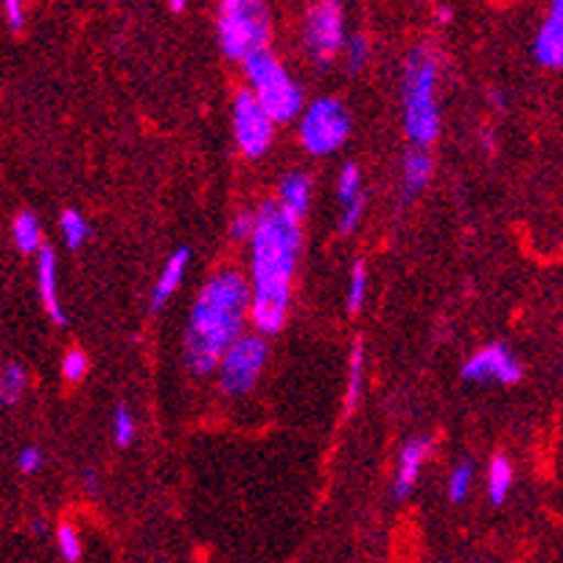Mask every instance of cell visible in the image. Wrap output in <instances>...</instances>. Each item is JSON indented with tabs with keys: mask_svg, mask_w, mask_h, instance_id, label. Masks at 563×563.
Here are the masks:
<instances>
[{
	"mask_svg": "<svg viewBox=\"0 0 563 563\" xmlns=\"http://www.w3.org/2000/svg\"><path fill=\"white\" fill-rule=\"evenodd\" d=\"M253 317L255 329L275 334L286 322L295 264H298L300 219L286 213L278 202H266L258 211L253 233Z\"/></svg>",
	"mask_w": 563,
	"mask_h": 563,
	"instance_id": "6da1fadb",
	"label": "cell"
},
{
	"mask_svg": "<svg viewBox=\"0 0 563 563\" xmlns=\"http://www.w3.org/2000/svg\"><path fill=\"white\" fill-rule=\"evenodd\" d=\"M250 309L253 295L239 273H219L202 286L194 300L186 334L188 365L194 373H211L224 360V353L242 340Z\"/></svg>",
	"mask_w": 563,
	"mask_h": 563,
	"instance_id": "7a4b0ae2",
	"label": "cell"
},
{
	"mask_svg": "<svg viewBox=\"0 0 563 563\" xmlns=\"http://www.w3.org/2000/svg\"><path fill=\"white\" fill-rule=\"evenodd\" d=\"M434 85H438V65L427 48L409 54L407 70H404V124H407L409 141L423 150L438 137L440 112L434 101Z\"/></svg>",
	"mask_w": 563,
	"mask_h": 563,
	"instance_id": "3957f363",
	"label": "cell"
},
{
	"mask_svg": "<svg viewBox=\"0 0 563 563\" xmlns=\"http://www.w3.org/2000/svg\"><path fill=\"white\" fill-rule=\"evenodd\" d=\"M219 48L230 59H242L247 63L250 56L266 51L269 40V14L261 3L253 0H224L219 7Z\"/></svg>",
	"mask_w": 563,
	"mask_h": 563,
	"instance_id": "277c9868",
	"label": "cell"
},
{
	"mask_svg": "<svg viewBox=\"0 0 563 563\" xmlns=\"http://www.w3.org/2000/svg\"><path fill=\"white\" fill-rule=\"evenodd\" d=\"M247 79L253 85V96L269 112L273 121H291L303 107V93L295 85L284 65L269 51H258L244 63Z\"/></svg>",
	"mask_w": 563,
	"mask_h": 563,
	"instance_id": "5b68a950",
	"label": "cell"
},
{
	"mask_svg": "<svg viewBox=\"0 0 563 563\" xmlns=\"http://www.w3.org/2000/svg\"><path fill=\"white\" fill-rule=\"evenodd\" d=\"M351 132V118L345 107L334 99H320L303 112L300 124V141L311 155H329L336 152L347 141Z\"/></svg>",
	"mask_w": 563,
	"mask_h": 563,
	"instance_id": "8992f818",
	"label": "cell"
},
{
	"mask_svg": "<svg viewBox=\"0 0 563 563\" xmlns=\"http://www.w3.org/2000/svg\"><path fill=\"white\" fill-rule=\"evenodd\" d=\"M266 342L255 334H244L235 342L228 353H224L222 365H219V378H222L224 393H247L253 390L258 382L261 371L266 365Z\"/></svg>",
	"mask_w": 563,
	"mask_h": 563,
	"instance_id": "52a82bcc",
	"label": "cell"
},
{
	"mask_svg": "<svg viewBox=\"0 0 563 563\" xmlns=\"http://www.w3.org/2000/svg\"><path fill=\"white\" fill-rule=\"evenodd\" d=\"M303 37H306V45H309V51L320 59V63L334 59V56L342 51V45H347L345 20H342L340 3H331V0L314 3V7L306 12Z\"/></svg>",
	"mask_w": 563,
	"mask_h": 563,
	"instance_id": "ba28073f",
	"label": "cell"
},
{
	"mask_svg": "<svg viewBox=\"0 0 563 563\" xmlns=\"http://www.w3.org/2000/svg\"><path fill=\"white\" fill-rule=\"evenodd\" d=\"M273 118L253 93H239L233 104L235 143L247 157H261L273 143Z\"/></svg>",
	"mask_w": 563,
	"mask_h": 563,
	"instance_id": "9c48e42d",
	"label": "cell"
},
{
	"mask_svg": "<svg viewBox=\"0 0 563 563\" xmlns=\"http://www.w3.org/2000/svg\"><path fill=\"white\" fill-rule=\"evenodd\" d=\"M465 382H496V384H514L521 378V365L510 353L508 345L494 342L471 356L463 365Z\"/></svg>",
	"mask_w": 563,
	"mask_h": 563,
	"instance_id": "30bf717a",
	"label": "cell"
},
{
	"mask_svg": "<svg viewBox=\"0 0 563 563\" xmlns=\"http://www.w3.org/2000/svg\"><path fill=\"white\" fill-rule=\"evenodd\" d=\"M532 54L544 68H563V0H555L550 7L532 43Z\"/></svg>",
	"mask_w": 563,
	"mask_h": 563,
	"instance_id": "8fae6325",
	"label": "cell"
},
{
	"mask_svg": "<svg viewBox=\"0 0 563 563\" xmlns=\"http://www.w3.org/2000/svg\"><path fill=\"white\" fill-rule=\"evenodd\" d=\"M429 454V440H409L407 446L398 454V471H396V496L398 499H407L412 494L415 483H418V474H421V465L427 463Z\"/></svg>",
	"mask_w": 563,
	"mask_h": 563,
	"instance_id": "7c38bea8",
	"label": "cell"
},
{
	"mask_svg": "<svg viewBox=\"0 0 563 563\" xmlns=\"http://www.w3.org/2000/svg\"><path fill=\"white\" fill-rule=\"evenodd\" d=\"M37 284H40V300H43L45 311L51 314V320L59 322V325H65V311L63 306H59V295H56V255L54 250L43 247L40 250V264H37Z\"/></svg>",
	"mask_w": 563,
	"mask_h": 563,
	"instance_id": "4fadbf2b",
	"label": "cell"
},
{
	"mask_svg": "<svg viewBox=\"0 0 563 563\" xmlns=\"http://www.w3.org/2000/svg\"><path fill=\"white\" fill-rule=\"evenodd\" d=\"M188 258H191V253H188V250H177V253L166 261L161 278H157L155 289H152V311L163 309V306H166V300L172 298L174 291H177V286L183 284V278H186Z\"/></svg>",
	"mask_w": 563,
	"mask_h": 563,
	"instance_id": "5bb4252c",
	"label": "cell"
},
{
	"mask_svg": "<svg viewBox=\"0 0 563 563\" xmlns=\"http://www.w3.org/2000/svg\"><path fill=\"white\" fill-rule=\"evenodd\" d=\"M309 199H311V180L306 177V174L295 172L280 183L278 205L295 219H303V213L309 211Z\"/></svg>",
	"mask_w": 563,
	"mask_h": 563,
	"instance_id": "9a60e30c",
	"label": "cell"
},
{
	"mask_svg": "<svg viewBox=\"0 0 563 563\" xmlns=\"http://www.w3.org/2000/svg\"><path fill=\"white\" fill-rule=\"evenodd\" d=\"M429 174H432V161L427 157V152H407V157H404V194H407V199L427 188Z\"/></svg>",
	"mask_w": 563,
	"mask_h": 563,
	"instance_id": "2e32d148",
	"label": "cell"
},
{
	"mask_svg": "<svg viewBox=\"0 0 563 563\" xmlns=\"http://www.w3.org/2000/svg\"><path fill=\"white\" fill-rule=\"evenodd\" d=\"M12 233H14V244H18L20 253H40V242H43V233H40V222L34 213L23 211L14 217L12 224Z\"/></svg>",
	"mask_w": 563,
	"mask_h": 563,
	"instance_id": "e0dca14e",
	"label": "cell"
},
{
	"mask_svg": "<svg viewBox=\"0 0 563 563\" xmlns=\"http://www.w3.org/2000/svg\"><path fill=\"white\" fill-rule=\"evenodd\" d=\"M510 488H514V465L508 457H494L488 471V496L494 505H501L508 499Z\"/></svg>",
	"mask_w": 563,
	"mask_h": 563,
	"instance_id": "ac0fdd59",
	"label": "cell"
},
{
	"mask_svg": "<svg viewBox=\"0 0 563 563\" xmlns=\"http://www.w3.org/2000/svg\"><path fill=\"white\" fill-rule=\"evenodd\" d=\"M362 371H365V347L362 342H356L351 351V371H347V390H345V412L351 415L356 401H360L362 390Z\"/></svg>",
	"mask_w": 563,
	"mask_h": 563,
	"instance_id": "d6986e66",
	"label": "cell"
},
{
	"mask_svg": "<svg viewBox=\"0 0 563 563\" xmlns=\"http://www.w3.org/2000/svg\"><path fill=\"white\" fill-rule=\"evenodd\" d=\"M59 228H63L65 244H68L70 250L81 247V244L87 242V235H90V224H87V219L81 217L79 211H74V208L63 211V217H59Z\"/></svg>",
	"mask_w": 563,
	"mask_h": 563,
	"instance_id": "ffe728a7",
	"label": "cell"
},
{
	"mask_svg": "<svg viewBox=\"0 0 563 563\" xmlns=\"http://www.w3.org/2000/svg\"><path fill=\"white\" fill-rule=\"evenodd\" d=\"M25 390V371L23 365H7L3 367V376H0V398L7 407L20 401Z\"/></svg>",
	"mask_w": 563,
	"mask_h": 563,
	"instance_id": "44dd1931",
	"label": "cell"
},
{
	"mask_svg": "<svg viewBox=\"0 0 563 563\" xmlns=\"http://www.w3.org/2000/svg\"><path fill=\"white\" fill-rule=\"evenodd\" d=\"M336 194H340V202L345 205H353L356 199L362 197V177H360V168L353 166V163H347V166H342L340 172V183H336Z\"/></svg>",
	"mask_w": 563,
	"mask_h": 563,
	"instance_id": "7402d4cb",
	"label": "cell"
},
{
	"mask_svg": "<svg viewBox=\"0 0 563 563\" xmlns=\"http://www.w3.org/2000/svg\"><path fill=\"white\" fill-rule=\"evenodd\" d=\"M365 291H367V269L365 261H356L351 269V286H347V311L356 314L365 303Z\"/></svg>",
	"mask_w": 563,
	"mask_h": 563,
	"instance_id": "603a6c76",
	"label": "cell"
},
{
	"mask_svg": "<svg viewBox=\"0 0 563 563\" xmlns=\"http://www.w3.org/2000/svg\"><path fill=\"white\" fill-rule=\"evenodd\" d=\"M56 547H59V552H63L65 561L76 563L81 558L79 532H76L70 525H59V530H56Z\"/></svg>",
	"mask_w": 563,
	"mask_h": 563,
	"instance_id": "cb8c5ba5",
	"label": "cell"
},
{
	"mask_svg": "<svg viewBox=\"0 0 563 563\" xmlns=\"http://www.w3.org/2000/svg\"><path fill=\"white\" fill-rule=\"evenodd\" d=\"M471 479H474V468H471V463H460L457 468L452 471V479H449V499L463 501L471 490Z\"/></svg>",
	"mask_w": 563,
	"mask_h": 563,
	"instance_id": "d4e9b609",
	"label": "cell"
},
{
	"mask_svg": "<svg viewBox=\"0 0 563 563\" xmlns=\"http://www.w3.org/2000/svg\"><path fill=\"white\" fill-rule=\"evenodd\" d=\"M112 434H115L118 446H130L132 438H135V421H132V412L126 407L115 409V421H112Z\"/></svg>",
	"mask_w": 563,
	"mask_h": 563,
	"instance_id": "484cf974",
	"label": "cell"
},
{
	"mask_svg": "<svg viewBox=\"0 0 563 563\" xmlns=\"http://www.w3.org/2000/svg\"><path fill=\"white\" fill-rule=\"evenodd\" d=\"M87 367H90V362H87V353L70 351L68 356L63 360V376L68 378V382H81L87 373Z\"/></svg>",
	"mask_w": 563,
	"mask_h": 563,
	"instance_id": "4316f807",
	"label": "cell"
},
{
	"mask_svg": "<svg viewBox=\"0 0 563 563\" xmlns=\"http://www.w3.org/2000/svg\"><path fill=\"white\" fill-rule=\"evenodd\" d=\"M367 51H371V45H367V40L362 37V34L360 37L347 40V68L360 70L367 59Z\"/></svg>",
	"mask_w": 563,
	"mask_h": 563,
	"instance_id": "83f0119b",
	"label": "cell"
},
{
	"mask_svg": "<svg viewBox=\"0 0 563 563\" xmlns=\"http://www.w3.org/2000/svg\"><path fill=\"white\" fill-rule=\"evenodd\" d=\"M362 211H365V197H360L353 205H347L345 213L340 219V233H353V228L360 224Z\"/></svg>",
	"mask_w": 563,
	"mask_h": 563,
	"instance_id": "f1b7e54d",
	"label": "cell"
},
{
	"mask_svg": "<svg viewBox=\"0 0 563 563\" xmlns=\"http://www.w3.org/2000/svg\"><path fill=\"white\" fill-rule=\"evenodd\" d=\"M40 465H43V452H40L37 446H25L23 452L18 454V468L23 471V474H34V471H40Z\"/></svg>",
	"mask_w": 563,
	"mask_h": 563,
	"instance_id": "f546056e",
	"label": "cell"
},
{
	"mask_svg": "<svg viewBox=\"0 0 563 563\" xmlns=\"http://www.w3.org/2000/svg\"><path fill=\"white\" fill-rule=\"evenodd\" d=\"M255 224H258V213H242V217H235L233 222V239H253Z\"/></svg>",
	"mask_w": 563,
	"mask_h": 563,
	"instance_id": "4dcf8cb0",
	"label": "cell"
},
{
	"mask_svg": "<svg viewBox=\"0 0 563 563\" xmlns=\"http://www.w3.org/2000/svg\"><path fill=\"white\" fill-rule=\"evenodd\" d=\"M3 12H7L12 32H23V3H20V0H7V3H3Z\"/></svg>",
	"mask_w": 563,
	"mask_h": 563,
	"instance_id": "1f68e13d",
	"label": "cell"
},
{
	"mask_svg": "<svg viewBox=\"0 0 563 563\" xmlns=\"http://www.w3.org/2000/svg\"><path fill=\"white\" fill-rule=\"evenodd\" d=\"M85 483H87V490H90V494H96V490H99V479H96L93 471H87Z\"/></svg>",
	"mask_w": 563,
	"mask_h": 563,
	"instance_id": "d6a6232c",
	"label": "cell"
},
{
	"mask_svg": "<svg viewBox=\"0 0 563 563\" xmlns=\"http://www.w3.org/2000/svg\"><path fill=\"white\" fill-rule=\"evenodd\" d=\"M438 20H440V23H449V20H452V9L440 7L438 9Z\"/></svg>",
	"mask_w": 563,
	"mask_h": 563,
	"instance_id": "836d02e7",
	"label": "cell"
},
{
	"mask_svg": "<svg viewBox=\"0 0 563 563\" xmlns=\"http://www.w3.org/2000/svg\"><path fill=\"white\" fill-rule=\"evenodd\" d=\"M168 9H172V12H183V9H186V0H172Z\"/></svg>",
	"mask_w": 563,
	"mask_h": 563,
	"instance_id": "e575fe53",
	"label": "cell"
}]
</instances>
